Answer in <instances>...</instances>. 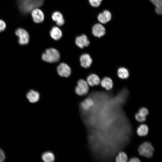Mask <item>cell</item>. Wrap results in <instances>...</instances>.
I'll return each instance as SVG.
<instances>
[{
    "label": "cell",
    "mask_w": 162,
    "mask_h": 162,
    "mask_svg": "<svg viewBox=\"0 0 162 162\" xmlns=\"http://www.w3.org/2000/svg\"><path fill=\"white\" fill-rule=\"evenodd\" d=\"M45 0H17L18 9L21 13L27 14L34 9L41 8Z\"/></svg>",
    "instance_id": "1"
},
{
    "label": "cell",
    "mask_w": 162,
    "mask_h": 162,
    "mask_svg": "<svg viewBox=\"0 0 162 162\" xmlns=\"http://www.w3.org/2000/svg\"><path fill=\"white\" fill-rule=\"evenodd\" d=\"M60 57L59 52L54 48L47 49L42 55V58L43 61L49 63L58 62L59 60Z\"/></svg>",
    "instance_id": "2"
},
{
    "label": "cell",
    "mask_w": 162,
    "mask_h": 162,
    "mask_svg": "<svg viewBox=\"0 0 162 162\" xmlns=\"http://www.w3.org/2000/svg\"><path fill=\"white\" fill-rule=\"evenodd\" d=\"M154 150V148L151 144L148 142L143 143L138 148V151L140 155L148 158L152 156Z\"/></svg>",
    "instance_id": "3"
},
{
    "label": "cell",
    "mask_w": 162,
    "mask_h": 162,
    "mask_svg": "<svg viewBox=\"0 0 162 162\" xmlns=\"http://www.w3.org/2000/svg\"><path fill=\"white\" fill-rule=\"evenodd\" d=\"M88 85L86 81L83 80H79L77 83V85L75 88L76 93L80 96L86 94L89 91Z\"/></svg>",
    "instance_id": "4"
},
{
    "label": "cell",
    "mask_w": 162,
    "mask_h": 162,
    "mask_svg": "<svg viewBox=\"0 0 162 162\" xmlns=\"http://www.w3.org/2000/svg\"><path fill=\"white\" fill-rule=\"evenodd\" d=\"M15 34L19 37V43L22 45L28 44L29 40V35L28 32L22 28H19L15 31Z\"/></svg>",
    "instance_id": "5"
},
{
    "label": "cell",
    "mask_w": 162,
    "mask_h": 162,
    "mask_svg": "<svg viewBox=\"0 0 162 162\" xmlns=\"http://www.w3.org/2000/svg\"><path fill=\"white\" fill-rule=\"evenodd\" d=\"M33 22L36 24L42 22L45 19V15L42 10L39 8L33 9L31 12Z\"/></svg>",
    "instance_id": "6"
},
{
    "label": "cell",
    "mask_w": 162,
    "mask_h": 162,
    "mask_svg": "<svg viewBox=\"0 0 162 162\" xmlns=\"http://www.w3.org/2000/svg\"><path fill=\"white\" fill-rule=\"evenodd\" d=\"M75 43L77 47L81 49L87 47L90 44V42L88 37L85 34H82L77 36L75 39Z\"/></svg>",
    "instance_id": "7"
},
{
    "label": "cell",
    "mask_w": 162,
    "mask_h": 162,
    "mask_svg": "<svg viewBox=\"0 0 162 162\" xmlns=\"http://www.w3.org/2000/svg\"><path fill=\"white\" fill-rule=\"evenodd\" d=\"M92 33L94 37L100 38L105 34V29L101 24L96 23L92 27Z\"/></svg>",
    "instance_id": "8"
},
{
    "label": "cell",
    "mask_w": 162,
    "mask_h": 162,
    "mask_svg": "<svg viewBox=\"0 0 162 162\" xmlns=\"http://www.w3.org/2000/svg\"><path fill=\"white\" fill-rule=\"evenodd\" d=\"M57 70L59 75L62 77H68L71 73L70 67L64 63H60L58 66Z\"/></svg>",
    "instance_id": "9"
},
{
    "label": "cell",
    "mask_w": 162,
    "mask_h": 162,
    "mask_svg": "<svg viewBox=\"0 0 162 162\" xmlns=\"http://www.w3.org/2000/svg\"><path fill=\"white\" fill-rule=\"evenodd\" d=\"M51 18L56 25L59 27L62 26L64 23L65 20L63 15L59 11L54 12L52 14Z\"/></svg>",
    "instance_id": "10"
},
{
    "label": "cell",
    "mask_w": 162,
    "mask_h": 162,
    "mask_svg": "<svg viewBox=\"0 0 162 162\" xmlns=\"http://www.w3.org/2000/svg\"><path fill=\"white\" fill-rule=\"evenodd\" d=\"M49 34L50 37L53 40H58L62 37V32L60 27L57 25H55L51 28Z\"/></svg>",
    "instance_id": "11"
},
{
    "label": "cell",
    "mask_w": 162,
    "mask_h": 162,
    "mask_svg": "<svg viewBox=\"0 0 162 162\" xmlns=\"http://www.w3.org/2000/svg\"><path fill=\"white\" fill-rule=\"evenodd\" d=\"M111 18V14L110 11L104 10L99 13L97 16L98 20L100 23L105 24L109 21Z\"/></svg>",
    "instance_id": "12"
},
{
    "label": "cell",
    "mask_w": 162,
    "mask_h": 162,
    "mask_svg": "<svg viewBox=\"0 0 162 162\" xmlns=\"http://www.w3.org/2000/svg\"><path fill=\"white\" fill-rule=\"evenodd\" d=\"M80 60L81 66L84 68L90 67L92 62L90 55L86 53L82 54L80 56Z\"/></svg>",
    "instance_id": "13"
},
{
    "label": "cell",
    "mask_w": 162,
    "mask_h": 162,
    "mask_svg": "<svg viewBox=\"0 0 162 162\" xmlns=\"http://www.w3.org/2000/svg\"><path fill=\"white\" fill-rule=\"evenodd\" d=\"M86 82L88 85L91 86L98 85L100 83L99 78L95 74H92L88 76L87 78Z\"/></svg>",
    "instance_id": "14"
},
{
    "label": "cell",
    "mask_w": 162,
    "mask_h": 162,
    "mask_svg": "<svg viewBox=\"0 0 162 162\" xmlns=\"http://www.w3.org/2000/svg\"><path fill=\"white\" fill-rule=\"evenodd\" d=\"M26 97L29 102L34 103L39 100L40 94L38 92L31 90L27 93Z\"/></svg>",
    "instance_id": "15"
},
{
    "label": "cell",
    "mask_w": 162,
    "mask_h": 162,
    "mask_svg": "<svg viewBox=\"0 0 162 162\" xmlns=\"http://www.w3.org/2000/svg\"><path fill=\"white\" fill-rule=\"evenodd\" d=\"M100 83L101 86L106 90H110L112 88L113 82L111 79L109 77H106L104 78Z\"/></svg>",
    "instance_id": "16"
},
{
    "label": "cell",
    "mask_w": 162,
    "mask_h": 162,
    "mask_svg": "<svg viewBox=\"0 0 162 162\" xmlns=\"http://www.w3.org/2000/svg\"><path fill=\"white\" fill-rule=\"evenodd\" d=\"M148 131V126L145 124H142L140 125L137 128L136 132L140 136H146L147 135Z\"/></svg>",
    "instance_id": "17"
},
{
    "label": "cell",
    "mask_w": 162,
    "mask_h": 162,
    "mask_svg": "<svg viewBox=\"0 0 162 162\" xmlns=\"http://www.w3.org/2000/svg\"><path fill=\"white\" fill-rule=\"evenodd\" d=\"M94 101L91 98H88L85 99L81 103V106L83 109L87 110L93 106Z\"/></svg>",
    "instance_id": "18"
},
{
    "label": "cell",
    "mask_w": 162,
    "mask_h": 162,
    "mask_svg": "<svg viewBox=\"0 0 162 162\" xmlns=\"http://www.w3.org/2000/svg\"><path fill=\"white\" fill-rule=\"evenodd\" d=\"M42 160L45 162H52L55 160V157L51 152H47L44 153L42 155Z\"/></svg>",
    "instance_id": "19"
},
{
    "label": "cell",
    "mask_w": 162,
    "mask_h": 162,
    "mask_svg": "<svg viewBox=\"0 0 162 162\" xmlns=\"http://www.w3.org/2000/svg\"><path fill=\"white\" fill-rule=\"evenodd\" d=\"M118 76L122 79L127 78L129 76V73L128 70L124 67L119 68L117 71Z\"/></svg>",
    "instance_id": "20"
},
{
    "label": "cell",
    "mask_w": 162,
    "mask_h": 162,
    "mask_svg": "<svg viewBox=\"0 0 162 162\" xmlns=\"http://www.w3.org/2000/svg\"><path fill=\"white\" fill-rule=\"evenodd\" d=\"M156 6L155 12L158 15H161L162 11V0H150Z\"/></svg>",
    "instance_id": "21"
},
{
    "label": "cell",
    "mask_w": 162,
    "mask_h": 162,
    "mask_svg": "<svg viewBox=\"0 0 162 162\" xmlns=\"http://www.w3.org/2000/svg\"><path fill=\"white\" fill-rule=\"evenodd\" d=\"M115 160L117 162H126L128 160V156L125 153L121 152L116 156Z\"/></svg>",
    "instance_id": "22"
},
{
    "label": "cell",
    "mask_w": 162,
    "mask_h": 162,
    "mask_svg": "<svg viewBox=\"0 0 162 162\" xmlns=\"http://www.w3.org/2000/svg\"><path fill=\"white\" fill-rule=\"evenodd\" d=\"M90 5L92 7L97 8L100 6L102 0H88Z\"/></svg>",
    "instance_id": "23"
},
{
    "label": "cell",
    "mask_w": 162,
    "mask_h": 162,
    "mask_svg": "<svg viewBox=\"0 0 162 162\" xmlns=\"http://www.w3.org/2000/svg\"><path fill=\"white\" fill-rule=\"evenodd\" d=\"M135 117L136 119L139 122H144L146 119V116H142L139 112L136 114Z\"/></svg>",
    "instance_id": "24"
},
{
    "label": "cell",
    "mask_w": 162,
    "mask_h": 162,
    "mask_svg": "<svg viewBox=\"0 0 162 162\" xmlns=\"http://www.w3.org/2000/svg\"><path fill=\"white\" fill-rule=\"evenodd\" d=\"M140 114L143 116H146L149 113L148 110L145 107H142L140 109L139 112Z\"/></svg>",
    "instance_id": "25"
},
{
    "label": "cell",
    "mask_w": 162,
    "mask_h": 162,
    "mask_svg": "<svg viewBox=\"0 0 162 162\" xmlns=\"http://www.w3.org/2000/svg\"><path fill=\"white\" fill-rule=\"evenodd\" d=\"M6 24L5 22L0 20V32L3 31L6 28Z\"/></svg>",
    "instance_id": "26"
},
{
    "label": "cell",
    "mask_w": 162,
    "mask_h": 162,
    "mask_svg": "<svg viewBox=\"0 0 162 162\" xmlns=\"http://www.w3.org/2000/svg\"><path fill=\"white\" fill-rule=\"evenodd\" d=\"M5 159V155L3 150L0 148V162L4 161Z\"/></svg>",
    "instance_id": "27"
},
{
    "label": "cell",
    "mask_w": 162,
    "mask_h": 162,
    "mask_svg": "<svg viewBox=\"0 0 162 162\" xmlns=\"http://www.w3.org/2000/svg\"><path fill=\"white\" fill-rule=\"evenodd\" d=\"M129 161L130 162H139L140 161V160L137 158L133 157L130 159Z\"/></svg>",
    "instance_id": "28"
}]
</instances>
